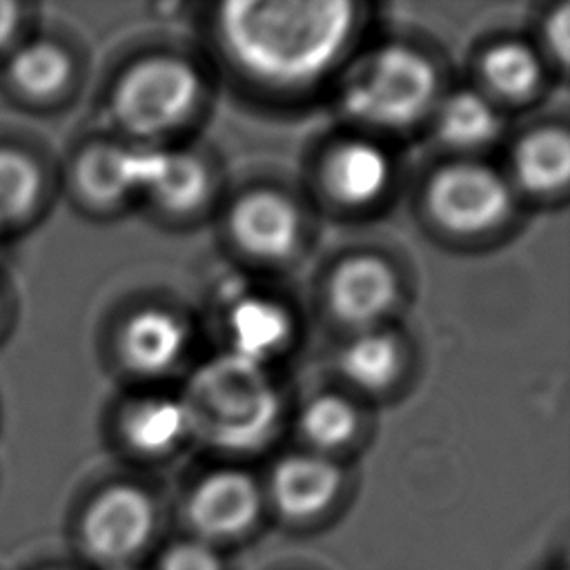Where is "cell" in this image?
Returning a JSON list of instances; mask_svg holds the SVG:
<instances>
[{
    "label": "cell",
    "instance_id": "cell-4",
    "mask_svg": "<svg viewBox=\"0 0 570 570\" xmlns=\"http://www.w3.org/2000/svg\"><path fill=\"white\" fill-rule=\"evenodd\" d=\"M198 87V76L187 62L171 56L147 58L118 80L111 111L122 129L156 136L191 111Z\"/></svg>",
    "mask_w": 570,
    "mask_h": 570
},
{
    "label": "cell",
    "instance_id": "cell-20",
    "mask_svg": "<svg viewBox=\"0 0 570 570\" xmlns=\"http://www.w3.org/2000/svg\"><path fill=\"white\" fill-rule=\"evenodd\" d=\"M499 120L485 98L472 91L454 94L441 109L439 134L454 147H479L494 138Z\"/></svg>",
    "mask_w": 570,
    "mask_h": 570
},
{
    "label": "cell",
    "instance_id": "cell-11",
    "mask_svg": "<svg viewBox=\"0 0 570 570\" xmlns=\"http://www.w3.org/2000/svg\"><path fill=\"white\" fill-rule=\"evenodd\" d=\"M341 485V472L323 456L298 454L283 459L272 476L276 508L294 519L323 512Z\"/></svg>",
    "mask_w": 570,
    "mask_h": 570
},
{
    "label": "cell",
    "instance_id": "cell-1",
    "mask_svg": "<svg viewBox=\"0 0 570 570\" xmlns=\"http://www.w3.org/2000/svg\"><path fill=\"white\" fill-rule=\"evenodd\" d=\"M352 27L354 4L345 0H238L220 9L232 56L276 85L316 80L336 60Z\"/></svg>",
    "mask_w": 570,
    "mask_h": 570
},
{
    "label": "cell",
    "instance_id": "cell-2",
    "mask_svg": "<svg viewBox=\"0 0 570 570\" xmlns=\"http://www.w3.org/2000/svg\"><path fill=\"white\" fill-rule=\"evenodd\" d=\"M183 403L191 430L227 450L258 448L278 421V396L263 367L232 352L209 361L194 376Z\"/></svg>",
    "mask_w": 570,
    "mask_h": 570
},
{
    "label": "cell",
    "instance_id": "cell-10",
    "mask_svg": "<svg viewBox=\"0 0 570 570\" xmlns=\"http://www.w3.org/2000/svg\"><path fill=\"white\" fill-rule=\"evenodd\" d=\"M156 151L122 145H94L76 167L80 189L96 203H114L147 189Z\"/></svg>",
    "mask_w": 570,
    "mask_h": 570
},
{
    "label": "cell",
    "instance_id": "cell-15",
    "mask_svg": "<svg viewBox=\"0 0 570 570\" xmlns=\"http://www.w3.org/2000/svg\"><path fill=\"white\" fill-rule=\"evenodd\" d=\"M122 430L134 448L163 452L191 432V419L183 399H147L129 407Z\"/></svg>",
    "mask_w": 570,
    "mask_h": 570
},
{
    "label": "cell",
    "instance_id": "cell-27",
    "mask_svg": "<svg viewBox=\"0 0 570 570\" xmlns=\"http://www.w3.org/2000/svg\"><path fill=\"white\" fill-rule=\"evenodd\" d=\"M114 570H134V568H129V566H118V568H114Z\"/></svg>",
    "mask_w": 570,
    "mask_h": 570
},
{
    "label": "cell",
    "instance_id": "cell-23",
    "mask_svg": "<svg viewBox=\"0 0 570 570\" xmlns=\"http://www.w3.org/2000/svg\"><path fill=\"white\" fill-rule=\"evenodd\" d=\"M305 436L318 448H341L356 430L354 407L334 394L314 399L301 419Z\"/></svg>",
    "mask_w": 570,
    "mask_h": 570
},
{
    "label": "cell",
    "instance_id": "cell-3",
    "mask_svg": "<svg viewBox=\"0 0 570 570\" xmlns=\"http://www.w3.org/2000/svg\"><path fill=\"white\" fill-rule=\"evenodd\" d=\"M434 94V67L419 51L390 45L347 87L345 109L374 125L405 127L428 111Z\"/></svg>",
    "mask_w": 570,
    "mask_h": 570
},
{
    "label": "cell",
    "instance_id": "cell-8",
    "mask_svg": "<svg viewBox=\"0 0 570 570\" xmlns=\"http://www.w3.org/2000/svg\"><path fill=\"white\" fill-rule=\"evenodd\" d=\"M256 483L236 470L207 476L189 501L191 523L207 537H229L249 528L258 514Z\"/></svg>",
    "mask_w": 570,
    "mask_h": 570
},
{
    "label": "cell",
    "instance_id": "cell-25",
    "mask_svg": "<svg viewBox=\"0 0 570 570\" xmlns=\"http://www.w3.org/2000/svg\"><path fill=\"white\" fill-rule=\"evenodd\" d=\"M546 33H548V42L557 51V56L566 58L568 47H570V9L568 7H561L554 16H550Z\"/></svg>",
    "mask_w": 570,
    "mask_h": 570
},
{
    "label": "cell",
    "instance_id": "cell-7",
    "mask_svg": "<svg viewBox=\"0 0 570 570\" xmlns=\"http://www.w3.org/2000/svg\"><path fill=\"white\" fill-rule=\"evenodd\" d=\"M229 227L240 247L263 258H283L301 238L296 207L274 191L245 194L232 209Z\"/></svg>",
    "mask_w": 570,
    "mask_h": 570
},
{
    "label": "cell",
    "instance_id": "cell-24",
    "mask_svg": "<svg viewBox=\"0 0 570 570\" xmlns=\"http://www.w3.org/2000/svg\"><path fill=\"white\" fill-rule=\"evenodd\" d=\"M163 570H220L216 554L200 543H178L163 559Z\"/></svg>",
    "mask_w": 570,
    "mask_h": 570
},
{
    "label": "cell",
    "instance_id": "cell-13",
    "mask_svg": "<svg viewBox=\"0 0 570 570\" xmlns=\"http://www.w3.org/2000/svg\"><path fill=\"white\" fill-rule=\"evenodd\" d=\"M232 354L261 365L283 350L292 334V323L283 305L261 296L243 298L229 314Z\"/></svg>",
    "mask_w": 570,
    "mask_h": 570
},
{
    "label": "cell",
    "instance_id": "cell-21",
    "mask_svg": "<svg viewBox=\"0 0 570 570\" xmlns=\"http://www.w3.org/2000/svg\"><path fill=\"white\" fill-rule=\"evenodd\" d=\"M42 191V174L31 156L0 147V220L27 216Z\"/></svg>",
    "mask_w": 570,
    "mask_h": 570
},
{
    "label": "cell",
    "instance_id": "cell-16",
    "mask_svg": "<svg viewBox=\"0 0 570 570\" xmlns=\"http://www.w3.org/2000/svg\"><path fill=\"white\" fill-rule=\"evenodd\" d=\"M519 180L530 191L548 194L566 185L570 174V140L561 129L528 136L514 158Z\"/></svg>",
    "mask_w": 570,
    "mask_h": 570
},
{
    "label": "cell",
    "instance_id": "cell-22",
    "mask_svg": "<svg viewBox=\"0 0 570 570\" xmlns=\"http://www.w3.org/2000/svg\"><path fill=\"white\" fill-rule=\"evenodd\" d=\"M483 76L497 94L505 98H521L539 85L541 67L525 45L503 42L490 49L483 58Z\"/></svg>",
    "mask_w": 570,
    "mask_h": 570
},
{
    "label": "cell",
    "instance_id": "cell-18",
    "mask_svg": "<svg viewBox=\"0 0 570 570\" xmlns=\"http://www.w3.org/2000/svg\"><path fill=\"white\" fill-rule=\"evenodd\" d=\"M9 80L31 98H51L71 78V60L62 47L33 40L18 47L9 58Z\"/></svg>",
    "mask_w": 570,
    "mask_h": 570
},
{
    "label": "cell",
    "instance_id": "cell-14",
    "mask_svg": "<svg viewBox=\"0 0 570 570\" xmlns=\"http://www.w3.org/2000/svg\"><path fill=\"white\" fill-rule=\"evenodd\" d=\"M327 185L347 205H365L379 198L390 183V160L372 142L352 140L327 160Z\"/></svg>",
    "mask_w": 570,
    "mask_h": 570
},
{
    "label": "cell",
    "instance_id": "cell-19",
    "mask_svg": "<svg viewBox=\"0 0 570 570\" xmlns=\"http://www.w3.org/2000/svg\"><path fill=\"white\" fill-rule=\"evenodd\" d=\"M338 363L343 374L354 385L365 390H381L394 379L401 354L392 336L381 332H365L345 345Z\"/></svg>",
    "mask_w": 570,
    "mask_h": 570
},
{
    "label": "cell",
    "instance_id": "cell-6",
    "mask_svg": "<svg viewBox=\"0 0 570 570\" xmlns=\"http://www.w3.org/2000/svg\"><path fill=\"white\" fill-rule=\"evenodd\" d=\"M151 528L154 508L149 497L131 485H114L87 510L82 537L96 559L120 563L145 546Z\"/></svg>",
    "mask_w": 570,
    "mask_h": 570
},
{
    "label": "cell",
    "instance_id": "cell-12",
    "mask_svg": "<svg viewBox=\"0 0 570 570\" xmlns=\"http://www.w3.org/2000/svg\"><path fill=\"white\" fill-rule=\"evenodd\" d=\"M187 327L163 309L138 312L122 332L125 361L142 374H160L171 367L187 347Z\"/></svg>",
    "mask_w": 570,
    "mask_h": 570
},
{
    "label": "cell",
    "instance_id": "cell-5",
    "mask_svg": "<svg viewBox=\"0 0 570 570\" xmlns=\"http://www.w3.org/2000/svg\"><path fill=\"white\" fill-rule=\"evenodd\" d=\"M432 216L461 234L485 232L501 223L512 205L508 185L488 167L459 163L441 169L428 189Z\"/></svg>",
    "mask_w": 570,
    "mask_h": 570
},
{
    "label": "cell",
    "instance_id": "cell-17",
    "mask_svg": "<svg viewBox=\"0 0 570 570\" xmlns=\"http://www.w3.org/2000/svg\"><path fill=\"white\" fill-rule=\"evenodd\" d=\"M209 187L203 163L183 151H156L147 191L171 212H187L205 200Z\"/></svg>",
    "mask_w": 570,
    "mask_h": 570
},
{
    "label": "cell",
    "instance_id": "cell-26",
    "mask_svg": "<svg viewBox=\"0 0 570 570\" xmlns=\"http://www.w3.org/2000/svg\"><path fill=\"white\" fill-rule=\"evenodd\" d=\"M20 22H22L20 7L7 0H0V51L13 42L20 29Z\"/></svg>",
    "mask_w": 570,
    "mask_h": 570
},
{
    "label": "cell",
    "instance_id": "cell-9",
    "mask_svg": "<svg viewBox=\"0 0 570 570\" xmlns=\"http://www.w3.org/2000/svg\"><path fill=\"white\" fill-rule=\"evenodd\" d=\"M396 281L390 267L374 256L345 261L332 276L330 305L350 325L379 321L394 303Z\"/></svg>",
    "mask_w": 570,
    "mask_h": 570
}]
</instances>
